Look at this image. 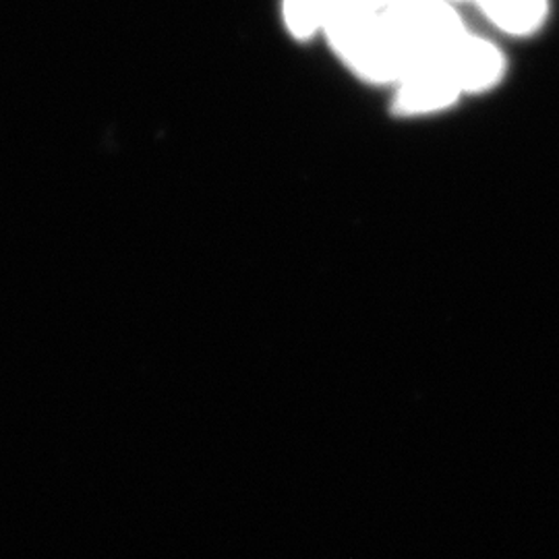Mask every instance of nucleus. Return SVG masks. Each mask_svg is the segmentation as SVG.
<instances>
[{
	"label": "nucleus",
	"instance_id": "nucleus-1",
	"mask_svg": "<svg viewBox=\"0 0 559 559\" xmlns=\"http://www.w3.org/2000/svg\"><path fill=\"white\" fill-rule=\"evenodd\" d=\"M340 59L362 80L399 83L417 62V55L400 36L388 13L348 4L325 27Z\"/></svg>",
	"mask_w": 559,
	"mask_h": 559
},
{
	"label": "nucleus",
	"instance_id": "nucleus-2",
	"mask_svg": "<svg viewBox=\"0 0 559 559\" xmlns=\"http://www.w3.org/2000/svg\"><path fill=\"white\" fill-rule=\"evenodd\" d=\"M385 13L413 48L417 60L438 57L441 50L466 34L450 0H402Z\"/></svg>",
	"mask_w": 559,
	"mask_h": 559
},
{
	"label": "nucleus",
	"instance_id": "nucleus-3",
	"mask_svg": "<svg viewBox=\"0 0 559 559\" xmlns=\"http://www.w3.org/2000/svg\"><path fill=\"white\" fill-rule=\"evenodd\" d=\"M460 92H487L503 75L506 60L491 41L462 34L438 55Z\"/></svg>",
	"mask_w": 559,
	"mask_h": 559
},
{
	"label": "nucleus",
	"instance_id": "nucleus-4",
	"mask_svg": "<svg viewBox=\"0 0 559 559\" xmlns=\"http://www.w3.org/2000/svg\"><path fill=\"white\" fill-rule=\"evenodd\" d=\"M459 85L441 67L438 57L417 60L399 81L394 108L400 115L438 112L459 100Z\"/></svg>",
	"mask_w": 559,
	"mask_h": 559
},
{
	"label": "nucleus",
	"instance_id": "nucleus-5",
	"mask_svg": "<svg viewBox=\"0 0 559 559\" xmlns=\"http://www.w3.org/2000/svg\"><path fill=\"white\" fill-rule=\"evenodd\" d=\"M480 11L510 36H531L547 20V0H475Z\"/></svg>",
	"mask_w": 559,
	"mask_h": 559
},
{
	"label": "nucleus",
	"instance_id": "nucleus-6",
	"mask_svg": "<svg viewBox=\"0 0 559 559\" xmlns=\"http://www.w3.org/2000/svg\"><path fill=\"white\" fill-rule=\"evenodd\" d=\"M353 0H284V20L297 38H311L338 17Z\"/></svg>",
	"mask_w": 559,
	"mask_h": 559
},
{
	"label": "nucleus",
	"instance_id": "nucleus-7",
	"mask_svg": "<svg viewBox=\"0 0 559 559\" xmlns=\"http://www.w3.org/2000/svg\"><path fill=\"white\" fill-rule=\"evenodd\" d=\"M450 2H466V0H450Z\"/></svg>",
	"mask_w": 559,
	"mask_h": 559
}]
</instances>
